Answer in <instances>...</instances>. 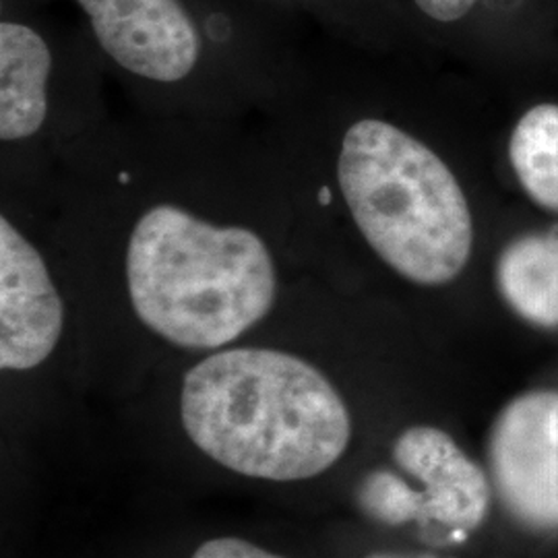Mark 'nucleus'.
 Segmentation results:
<instances>
[{
	"instance_id": "nucleus-1",
	"label": "nucleus",
	"mask_w": 558,
	"mask_h": 558,
	"mask_svg": "<svg viewBox=\"0 0 558 558\" xmlns=\"http://www.w3.org/2000/svg\"><path fill=\"white\" fill-rule=\"evenodd\" d=\"M182 426L205 456L248 478L294 482L345 453L352 418L311 362L267 348H234L195 364L182 383Z\"/></svg>"
},
{
	"instance_id": "nucleus-2",
	"label": "nucleus",
	"mask_w": 558,
	"mask_h": 558,
	"mask_svg": "<svg viewBox=\"0 0 558 558\" xmlns=\"http://www.w3.org/2000/svg\"><path fill=\"white\" fill-rule=\"evenodd\" d=\"M126 286L135 315L156 336L186 350H216L267 317L278 278L253 230L156 205L131 232Z\"/></svg>"
},
{
	"instance_id": "nucleus-3",
	"label": "nucleus",
	"mask_w": 558,
	"mask_h": 558,
	"mask_svg": "<svg viewBox=\"0 0 558 558\" xmlns=\"http://www.w3.org/2000/svg\"><path fill=\"white\" fill-rule=\"evenodd\" d=\"M338 182L360 234L401 278L445 286L465 269L470 205L428 145L391 122L359 120L341 141Z\"/></svg>"
},
{
	"instance_id": "nucleus-4",
	"label": "nucleus",
	"mask_w": 558,
	"mask_h": 558,
	"mask_svg": "<svg viewBox=\"0 0 558 558\" xmlns=\"http://www.w3.org/2000/svg\"><path fill=\"white\" fill-rule=\"evenodd\" d=\"M486 458L502 509L530 532L558 536V391L511 399L490 426Z\"/></svg>"
},
{
	"instance_id": "nucleus-5",
	"label": "nucleus",
	"mask_w": 558,
	"mask_h": 558,
	"mask_svg": "<svg viewBox=\"0 0 558 558\" xmlns=\"http://www.w3.org/2000/svg\"><path fill=\"white\" fill-rule=\"evenodd\" d=\"M108 57L145 80L174 83L199 60L195 23L179 0H77Z\"/></svg>"
},
{
	"instance_id": "nucleus-6",
	"label": "nucleus",
	"mask_w": 558,
	"mask_h": 558,
	"mask_svg": "<svg viewBox=\"0 0 558 558\" xmlns=\"http://www.w3.org/2000/svg\"><path fill=\"white\" fill-rule=\"evenodd\" d=\"M62 300L36 246L0 220V366L29 371L48 359L62 333Z\"/></svg>"
},
{
	"instance_id": "nucleus-7",
	"label": "nucleus",
	"mask_w": 558,
	"mask_h": 558,
	"mask_svg": "<svg viewBox=\"0 0 558 558\" xmlns=\"http://www.w3.org/2000/svg\"><path fill=\"white\" fill-rule=\"evenodd\" d=\"M393 461L422 484V518L456 534L484 523L493 488L486 472L453 437L435 426L405 428L393 442Z\"/></svg>"
},
{
	"instance_id": "nucleus-8",
	"label": "nucleus",
	"mask_w": 558,
	"mask_h": 558,
	"mask_svg": "<svg viewBox=\"0 0 558 558\" xmlns=\"http://www.w3.org/2000/svg\"><path fill=\"white\" fill-rule=\"evenodd\" d=\"M50 69L52 54L40 34L13 21L0 25V140H27L40 131Z\"/></svg>"
},
{
	"instance_id": "nucleus-9",
	"label": "nucleus",
	"mask_w": 558,
	"mask_h": 558,
	"mask_svg": "<svg viewBox=\"0 0 558 558\" xmlns=\"http://www.w3.org/2000/svg\"><path fill=\"white\" fill-rule=\"evenodd\" d=\"M497 288L519 319L558 329V230L511 240L497 260Z\"/></svg>"
},
{
	"instance_id": "nucleus-10",
	"label": "nucleus",
	"mask_w": 558,
	"mask_h": 558,
	"mask_svg": "<svg viewBox=\"0 0 558 558\" xmlns=\"http://www.w3.org/2000/svg\"><path fill=\"white\" fill-rule=\"evenodd\" d=\"M509 160L527 197L558 214L557 104H539L519 119L509 141Z\"/></svg>"
},
{
	"instance_id": "nucleus-11",
	"label": "nucleus",
	"mask_w": 558,
	"mask_h": 558,
	"mask_svg": "<svg viewBox=\"0 0 558 558\" xmlns=\"http://www.w3.org/2000/svg\"><path fill=\"white\" fill-rule=\"evenodd\" d=\"M359 502L364 513L389 525H401L414 519L424 521L418 490H412L403 480L389 472L368 474L360 484Z\"/></svg>"
},
{
	"instance_id": "nucleus-12",
	"label": "nucleus",
	"mask_w": 558,
	"mask_h": 558,
	"mask_svg": "<svg viewBox=\"0 0 558 558\" xmlns=\"http://www.w3.org/2000/svg\"><path fill=\"white\" fill-rule=\"evenodd\" d=\"M193 558H283L240 538L207 539L195 550Z\"/></svg>"
},
{
	"instance_id": "nucleus-13",
	"label": "nucleus",
	"mask_w": 558,
	"mask_h": 558,
	"mask_svg": "<svg viewBox=\"0 0 558 558\" xmlns=\"http://www.w3.org/2000/svg\"><path fill=\"white\" fill-rule=\"evenodd\" d=\"M420 11L440 23H453L463 20L478 0H414Z\"/></svg>"
},
{
	"instance_id": "nucleus-14",
	"label": "nucleus",
	"mask_w": 558,
	"mask_h": 558,
	"mask_svg": "<svg viewBox=\"0 0 558 558\" xmlns=\"http://www.w3.org/2000/svg\"><path fill=\"white\" fill-rule=\"evenodd\" d=\"M366 558H437L433 555H426V553H377V555H371Z\"/></svg>"
}]
</instances>
